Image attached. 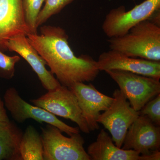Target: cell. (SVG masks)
<instances>
[{
    "mask_svg": "<svg viewBox=\"0 0 160 160\" xmlns=\"http://www.w3.org/2000/svg\"><path fill=\"white\" fill-rule=\"evenodd\" d=\"M69 89L77 98L82 114L90 131L99 129L97 120L100 112L109 108L114 98L100 92L91 84L76 83Z\"/></svg>",
    "mask_w": 160,
    "mask_h": 160,
    "instance_id": "obj_11",
    "label": "cell"
},
{
    "mask_svg": "<svg viewBox=\"0 0 160 160\" xmlns=\"http://www.w3.org/2000/svg\"><path fill=\"white\" fill-rule=\"evenodd\" d=\"M22 134L11 121L0 123V160H21L19 148Z\"/></svg>",
    "mask_w": 160,
    "mask_h": 160,
    "instance_id": "obj_15",
    "label": "cell"
},
{
    "mask_svg": "<svg viewBox=\"0 0 160 160\" xmlns=\"http://www.w3.org/2000/svg\"><path fill=\"white\" fill-rule=\"evenodd\" d=\"M112 102L108 109L100 115L98 123L109 130L116 146L122 148L129 127L140 115V112L132 107L120 89L115 90Z\"/></svg>",
    "mask_w": 160,
    "mask_h": 160,
    "instance_id": "obj_7",
    "label": "cell"
},
{
    "mask_svg": "<svg viewBox=\"0 0 160 160\" xmlns=\"http://www.w3.org/2000/svg\"><path fill=\"white\" fill-rule=\"evenodd\" d=\"M3 98L5 107L18 123H23L28 119H32L41 124L45 122L55 126L69 136L79 133L80 129L78 127L69 126L47 110L27 102L20 96L14 87L8 88Z\"/></svg>",
    "mask_w": 160,
    "mask_h": 160,
    "instance_id": "obj_8",
    "label": "cell"
},
{
    "mask_svg": "<svg viewBox=\"0 0 160 160\" xmlns=\"http://www.w3.org/2000/svg\"><path fill=\"white\" fill-rule=\"evenodd\" d=\"M87 153L92 160H159L160 152L143 155L132 149L119 148L111 137L102 129L95 142L88 147Z\"/></svg>",
    "mask_w": 160,
    "mask_h": 160,
    "instance_id": "obj_14",
    "label": "cell"
},
{
    "mask_svg": "<svg viewBox=\"0 0 160 160\" xmlns=\"http://www.w3.org/2000/svg\"><path fill=\"white\" fill-rule=\"evenodd\" d=\"M97 62L99 71L120 70L159 80L160 62L132 57L110 49L100 55Z\"/></svg>",
    "mask_w": 160,
    "mask_h": 160,
    "instance_id": "obj_10",
    "label": "cell"
},
{
    "mask_svg": "<svg viewBox=\"0 0 160 160\" xmlns=\"http://www.w3.org/2000/svg\"><path fill=\"white\" fill-rule=\"evenodd\" d=\"M110 49L132 57L160 62V27L149 19L122 36L108 40Z\"/></svg>",
    "mask_w": 160,
    "mask_h": 160,
    "instance_id": "obj_2",
    "label": "cell"
},
{
    "mask_svg": "<svg viewBox=\"0 0 160 160\" xmlns=\"http://www.w3.org/2000/svg\"><path fill=\"white\" fill-rule=\"evenodd\" d=\"M105 72L117 83L136 111H140L146 103L160 94L159 80L123 70H109Z\"/></svg>",
    "mask_w": 160,
    "mask_h": 160,
    "instance_id": "obj_4",
    "label": "cell"
},
{
    "mask_svg": "<svg viewBox=\"0 0 160 160\" xmlns=\"http://www.w3.org/2000/svg\"><path fill=\"white\" fill-rule=\"evenodd\" d=\"M160 8V0H145L129 11L120 6L106 15L102 29L109 38L122 36L139 23L149 19Z\"/></svg>",
    "mask_w": 160,
    "mask_h": 160,
    "instance_id": "obj_5",
    "label": "cell"
},
{
    "mask_svg": "<svg viewBox=\"0 0 160 160\" xmlns=\"http://www.w3.org/2000/svg\"><path fill=\"white\" fill-rule=\"evenodd\" d=\"M45 0H22V6L25 22L30 33H38L36 20Z\"/></svg>",
    "mask_w": 160,
    "mask_h": 160,
    "instance_id": "obj_17",
    "label": "cell"
},
{
    "mask_svg": "<svg viewBox=\"0 0 160 160\" xmlns=\"http://www.w3.org/2000/svg\"><path fill=\"white\" fill-rule=\"evenodd\" d=\"M140 114L146 116L158 126L160 125V94L148 102L140 110Z\"/></svg>",
    "mask_w": 160,
    "mask_h": 160,
    "instance_id": "obj_20",
    "label": "cell"
},
{
    "mask_svg": "<svg viewBox=\"0 0 160 160\" xmlns=\"http://www.w3.org/2000/svg\"><path fill=\"white\" fill-rule=\"evenodd\" d=\"M19 148L21 160H44L42 137L33 126H29L26 128Z\"/></svg>",
    "mask_w": 160,
    "mask_h": 160,
    "instance_id": "obj_16",
    "label": "cell"
},
{
    "mask_svg": "<svg viewBox=\"0 0 160 160\" xmlns=\"http://www.w3.org/2000/svg\"><path fill=\"white\" fill-rule=\"evenodd\" d=\"M6 47L8 51L17 52L29 63L46 90L54 89L61 86L54 75L46 69V61L29 43L26 35L11 38L7 42Z\"/></svg>",
    "mask_w": 160,
    "mask_h": 160,
    "instance_id": "obj_13",
    "label": "cell"
},
{
    "mask_svg": "<svg viewBox=\"0 0 160 160\" xmlns=\"http://www.w3.org/2000/svg\"><path fill=\"white\" fill-rule=\"evenodd\" d=\"M10 121L7 114L4 102L0 97V123L6 122Z\"/></svg>",
    "mask_w": 160,
    "mask_h": 160,
    "instance_id": "obj_21",
    "label": "cell"
},
{
    "mask_svg": "<svg viewBox=\"0 0 160 160\" xmlns=\"http://www.w3.org/2000/svg\"><path fill=\"white\" fill-rule=\"evenodd\" d=\"M122 149H132L143 155L159 151L160 127L140 115L129 127Z\"/></svg>",
    "mask_w": 160,
    "mask_h": 160,
    "instance_id": "obj_9",
    "label": "cell"
},
{
    "mask_svg": "<svg viewBox=\"0 0 160 160\" xmlns=\"http://www.w3.org/2000/svg\"><path fill=\"white\" fill-rule=\"evenodd\" d=\"M21 60L18 55L9 56L0 50V78L11 79L14 77L16 64Z\"/></svg>",
    "mask_w": 160,
    "mask_h": 160,
    "instance_id": "obj_19",
    "label": "cell"
},
{
    "mask_svg": "<svg viewBox=\"0 0 160 160\" xmlns=\"http://www.w3.org/2000/svg\"><path fill=\"white\" fill-rule=\"evenodd\" d=\"M40 32V35L28 33L26 37L61 85L69 89L76 83L94 81L100 71L96 61L86 55L76 56L64 29L43 26Z\"/></svg>",
    "mask_w": 160,
    "mask_h": 160,
    "instance_id": "obj_1",
    "label": "cell"
},
{
    "mask_svg": "<svg viewBox=\"0 0 160 160\" xmlns=\"http://www.w3.org/2000/svg\"><path fill=\"white\" fill-rule=\"evenodd\" d=\"M30 33L24 18L22 0H0V50H7L11 38Z\"/></svg>",
    "mask_w": 160,
    "mask_h": 160,
    "instance_id": "obj_12",
    "label": "cell"
},
{
    "mask_svg": "<svg viewBox=\"0 0 160 160\" xmlns=\"http://www.w3.org/2000/svg\"><path fill=\"white\" fill-rule=\"evenodd\" d=\"M35 106L47 110L55 116L69 119L76 123L83 132L90 130L82 114L76 97L68 87L61 86L48 90L46 94L31 100Z\"/></svg>",
    "mask_w": 160,
    "mask_h": 160,
    "instance_id": "obj_6",
    "label": "cell"
},
{
    "mask_svg": "<svg viewBox=\"0 0 160 160\" xmlns=\"http://www.w3.org/2000/svg\"><path fill=\"white\" fill-rule=\"evenodd\" d=\"M41 129L44 160H91L79 133L66 137L59 129L49 124Z\"/></svg>",
    "mask_w": 160,
    "mask_h": 160,
    "instance_id": "obj_3",
    "label": "cell"
},
{
    "mask_svg": "<svg viewBox=\"0 0 160 160\" xmlns=\"http://www.w3.org/2000/svg\"><path fill=\"white\" fill-rule=\"evenodd\" d=\"M75 0H45V5L41 9L36 20V27L42 26L49 18L60 12L66 6Z\"/></svg>",
    "mask_w": 160,
    "mask_h": 160,
    "instance_id": "obj_18",
    "label": "cell"
}]
</instances>
